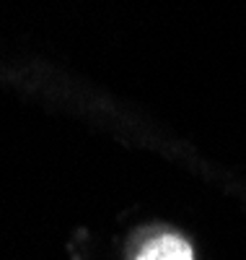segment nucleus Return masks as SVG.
I'll use <instances>...</instances> for the list:
<instances>
[{
	"mask_svg": "<svg viewBox=\"0 0 246 260\" xmlns=\"http://www.w3.org/2000/svg\"><path fill=\"white\" fill-rule=\"evenodd\" d=\"M135 260H194L189 242L176 234H161L155 240L145 242Z\"/></svg>",
	"mask_w": 246,
	"mask_h": 260,
	"instance_id": "obj_1",
	"label": "nucleus"
}]
</instances>
